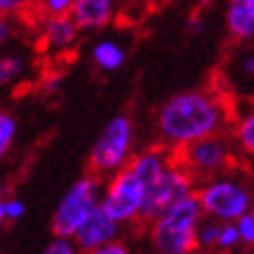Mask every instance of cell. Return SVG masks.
Wrapping results in <instances>:
<instances>
[{"instance_id": "15", "label": "cell", "mask_w": 254, "mask_h": 254, "mask_svg": "<svg viewBox=\"0 0 254 254\" xmlns=\"http://www.w3.org/2000/svg\"><path fill=\"white\" fill-rule=\"evenodd\" d=\"M17 132H19L17 118L8 110L0 108V159H4L8 155V151L17 138Z\"/></svg>"}, {"instance_id": "3", "label": "cell", "mask_w": 254, "mask_h": 254, "mask_svg": "<svg viewBox=\"0 0 254 254\" xmlns=\"http://www.w3.org/2000/svg\"><path fill=\"white\" fill-rule=\"evenodd\" d=\"M134 149V124L126 114H116L97 134L89 153V168L95 176H112L130 161Z\"/></svg>"}, {"instance_id": "23", "label": "cell", "mask_w": 254, "mask_h": 254, "mask_svg": "<svg viewBox=\"0 0 254 254\" xmlns=\"http://www.w3.org/2000/svg\"><path fill=\"white\" fill-rule=\"evenodd\" d=\"M25 215V202L21 198H6L4 200V217L6 221H17Z\"/></svg>"}, {"instance_id": "27", "label": "cell", "mask_w": 254, "mask_h": 254, "mask_svg": "<svg viewBox=\"0 0 254 254\" xmlns=\"http://www.w3.org/2000/svg\"><path fill=\"white\" fill-rule=\"evenodd\" d=\"M6 217H4V198H0V230H2Z\"/></svg>"}, {"instance_id": "18", "label": "cell", "mask_w": 254, "mask_h": 254, "mask_svg": "<svg viewBox=\"0 0 254 254\" xmlns=\"http://www.w3.org/2000/svg\"><path fill=\"white\" fill-rule=\"evenodd\" d=\"M219 230H221V221H215V219H209L205 223L200 221L196 232V246L205 250H217Z\"/></svg>"}, {"instance_id": "14", "label": "cell", "mask_w": 254, "mask_h": 254, "mask_svg": "<svg viewBox=\"0 0 254 254\" xmlns=\"http://www.w3.org/2000/svg\"><path fill=\"white\" fill-rule=\"evenodd\" d=\"M232 136H234V145L244 155L254 157V108L242 114V116H238V120H234Z\"/></svg>"}, {"instance_id": "1", "label": "cell", "mask_w": 254, "mask_h": 254, "mask_svg": "<svg viewBox=\"0 0 254 254\" xmlns=\"http://www.w3.org/2000/svg\"><path fill=\"white\" fill-rule=\"evenodd\" d=\"M230 120V108L219 93L190 89L163 101L155 116V128L163 147L178 151L205 136L221 134Z\"/></svg>"}, {"instance_id": "10", "label": "cell", "mask_w": 254, "mask_h": 254, "mask_svg": "<svg viewBox=\"0 0 254 254\" xmlns=\"http://www.w3.org/2000/svg\"><path fill=\"white\" fill-rule=\"evenodd\" d=\"M81 29L77 23L70 19V15H58V17H46L40 19V42L42 48L50 54H68L74 50L79 42Z\"/></svg>"}, {"instance_id": "5", "label": "cell", "mask_w": 254, "mask_h": 254, "mask_svg": "<svg viewBox=\"0 0 254 254\" xmlns=\"http://www.w3.org/2000/svg\"><path fill=\"white\" fill-rule=\"evenodd\" d=\"M101 180L95 174H87L74 182L60 198L52 217V230L58 238H70L77 234L83 221L101 205Z\"/></svg>"}, {"instance_id": "20", "label": "cell", "mask_w": 254, "mask_h": 254, "mask_svg": "<svg viewBox=\"0 0 254 254\" xmlns=\"http://www.w3.org/2000/svg\"><path fill=\"white\" fill-rule=\"evenodd\" d=\"M238 244H240V236H238V230H236V223H221L217 250H232Z\"/></svg>"}, {"instance_id": "29", "label": "cell", "mask_w": 254, "mask_h": 254, "mask_svg": "<svg viewBox=\"0 0 254 254\" xmlns=\"http://www.w3.org/2000/svg\"><path fill=\"white\" fill-rule=\"evenodd\" d=\"M149 4H163V2H170V0H147Z\"/></svg>"}, {"instance_id": "16", "label": "cell", "mask_w": 254, "mask_h": 254, "mask_svg": "<svg viewBox=\"0 0 254 254\" xmlns=\"http://www.w3.org/2000/svg\"><path fill=\"white\" fill-rule=\"evenodd\" d=\"M25 70H27V60L23 56H15V54L0 56V87L15 83Z\"/></svg>"}, {"instance_id": "2", "label": "cell", "mask_w": 254, "mask_h": 254, "mask_svg": "<svg viewBox=\"0 0 254 254\" xmlns=\"http://www.w3.org/2000/svg\"><path fill=\"white\" fill-rule=\"evenodd\" d=\"M202 209L196 192L184 196L151 221V242L159 254H192Z\"/></svg>"}, {"instance_id": "28", "label": "cell", "mask_w": 254, "mask_h": 254, "mask_svg": "<svg viewBox=\"0 0 254 254\" xmlns=\"http://www.w3.org/2000/svg\"><path fill=\"white\" fill-rule=\"evenodd\" d=\"M120 2V6L124 4V6H130V4H136V2H147V0H118Z\"/></svg>"}, {"instance_id": "7", "label": "cell", "mask_w": 254, "mask_h": 254, "mask_svg": "<svg viewBox=\"0 0 254 254\" xmlns=\"http://www.w3.org/2000/svg\"><path fill=\"white\" fill-rule=\"evenodd\" d=\"M145 184L132 174L128 166L120 172L112 174L101 194V207H104L120 225L132 223L141 219L145 205Z\"/></svg>"}, {"instance_id": "30", "label": "cell", "mask_w": 254, "mask_h": 254, "mask_svg": "<svg viewBox=\"0 0 254 254\" xmlns=\"http://www.w3.org/2000/svg\"><path fill=\"white\" fill-rule=\"evenodd\" d=\"M248 213L252 215V217H254V200H252V205H250V209H248Z\"/></svg>"}, {"instance_id": "19", "label": "cell", "mask_w": 254, "mask_h": 254, "mask_svg": "<svg viewBox=\"0 0 254 254\" xmlns=\"http://www.w3.org/2000/svg\"><path fill=\"white\" fill-rule=\"evenodd\" d=\"M35 0H0V15L10 19L33 17Z\"/></svg>"}, {"instance_id": "17", "label": "cell", "mask_w": 254, "mask_h": 254, "mask_svg": "<svg viewBox=\"0 0 254 254\" xmlns=\"http://www.w3.org/2000/svg\"><path fill=\"white\" fill-rule=\"evenodd\" d=\"M74 0H35L33 15H37V21L46 17H58L68 15Z\"/></svg>"}, {"instance_id": "8", "label": "cell", "mask_w": 254, "mask_h": 254, "mask_svg": "<svg viewBox=\"0 0 254 254\" xmlns=\"http://www.w3.org/2000/svg\"><path fill=\"white\" fill-rule=\"evenodd\" d=\"M192 192H194V178L174 159L166 168V172L147 186L141 219L153 221L163 211H168L178 200H182L184 196L192 194Z\"/></svg>"}, {"instance_id": "12", "label": "cell", "mask_w": 254, "mask_h": 254, "mask_svg": "<svg viewBox=\"0 0 254 254\" xmlns=\"http://www.w3.org/2000/svg\"><path fill=\"white\" fill-rule=\"evenodd\" d=\"M225 27L234 42L246 44L254 40V0H227Z\"/></svg>"}, {"instance_id": "21", "label": "cell", "mask_w": 254, "mask_h": 254, "mask_svg": "<svg viewBox=\"0 0 254 254\" xmlns=\"http://www.w3.org/2000/svg\"><path fill=\"white\" fill-rule=\"evenodd\" d=\"M234 223H236V230H238V236H240V244L252 246L254 244V217L252 215L246 213L240 219H236Z\"/></svg>"}, {"instance_id": "9", "label": "cell", "mask_w": 254, "mask_h": 254, "mask_svg": "<svg viewBox=\"0 0 254 254\" xmlns=\"http://www.w3.org/2000/svg\"><path fill=\"white\" fill-rule=\"evenodd\" d=\"M118 232H120V223L99 205L83 221V225L77 230V234L72 236V242L77 244V248L81 252H89V250H95L99 246L112 242V240H116Z\"/></svg>"}, {"instance_id": "25", "label": "cell", "mask_w": 254, "mask_h": 254, "mask_svg": "<svg viewBox=\"0 0 254 254\" xmlns=\"http://www.w3.org/2000/svg\"><path fill=\"white\" fill-rule=\"evenodd\" d=\"M12 35H15V19L0 15V48L6 46Z\"/></svg>"}, {"instance_id": "13", "label": "cell", "mask_w": 254, "mask_h": 254, "mask_svg": "<svg viewBox=\"0 0 254 254\" xmlns=\"http://www.w3.org/2000/svg\"><path fill=\"white\" fill-rule=\"evenodd\" d=\"M91 60L97 70L101 72H116L126 62V50L122 44L110 37H101L91 48Z\"/></svg>"}, {"instance_id": "26", "label": "cell", "mask_w": 254, "mask_h": 254, "mask_svg": "<svg viewBox=\"0 0 254 254\" xmlns=\"http://www.w3.org/2000/svg\"><path fill=\"white\" fill-rule=\"evenodd\" d=\"M242 70L248 74V77H254V54H248L242 60Z\"/></svg>"}, {"instance_id": "22", "label": "cell", "mask_w": 254, "mask_h": 254, "mask_svg": "<svg viewBox=\"0 0 254 254\" xmlns=\"http://www.w3.org/2000/svg\"><path fill=\"white\" fill-rule=\"evenodd\" d=\"M42 254H81V250L77 248V244H74L70 238L56 236V240H52V242L44 248Z\"/></svg>"}, {"instance_id": "11", "label": "cell", "mask_w": 254, "mask_h": 254, "mask_svg": "<svg viewBox=\"0 0 254 254\" xmlns=\"http://www.w3.org/2000/svg\"><path fill=\"white\" fill-rule=\"evenodd\" d=\"M118 0H74L68 15L81 31H99L118 17Z\"/></svg>"}, {"instance_id": "4", "label": "cell", "mask_w": 254, "mask_h": 254, "mask_svg": "<svg viewBox=\"0 0 254 254\" xmlns=\"http://www.w3.org/2000/svg\"><path fill=\"white\" fill-rule=\"evenodd\" d=\"M196 198L200 202L202 215L221 223H234L246 215L254 200L248 184L227 174L205 180V184L198 188Z\"/></svg>"}, {"instance_id": "24", "label": "cell", "mask_w": 254, "mask_h": 254, "mask_svg": "<svg viewBox=\"0 0 254 254\" xmlns=\"http://www.w3.org/2000/svg\"><path fill=\"white\" fill-rule=\"evenodd\" d=\"M85 254H130V250H128V246H126V244L118 242V240H112V242L99 246L95 250H89Z\"/></svg>"}, {"instance_id": "6", "label": "cell", "mask_w": 254, "mask_h": 254, "mask_svg": "<svg viewBox=\"0 0 254 254\" xmlns=\"http://www.w3.org/2000/svg\"><path fill=\"white\" fill-rule=\"evenodd\" d=\"M174 159L194 178H202V180H211L215 176H221L230 170L234 163V147L230 138L221 134L205 136L196 143H190L178 151H172Z\"/></svg>"}]
</instances>
